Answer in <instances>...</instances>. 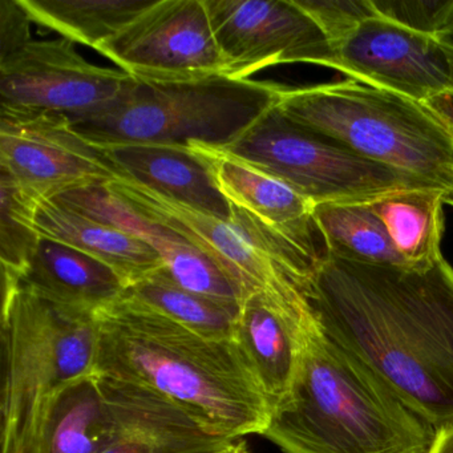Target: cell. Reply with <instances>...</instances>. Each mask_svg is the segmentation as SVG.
I'll list each match as a JSON object with an SVG mask.
<instances>
[{"label": "cell", "instance_id": "27", "mask_svg": "<svg viewBox=\"0 0 453 453\" xmlns=\"http://www.w3.org/2000/svg\"><path fill=\"white\" fill-rule=\"evenodd\" d=\"M376 14L440 38L453 28V0H372Z\"/></svg>", "mask_w": 453, "mask_h": 453}, {"label": "cell", "instance_id": "3", "mask_svg": "<svg viewBox=\"0 0 453 453\" xmlns=\"http://www.w3.org/2000/svg\"><path fill=\"white\" fill-rule=\"evenodd\" d=\"M436 434L315 322L262 436L285 453H428Z\"/></svg>", "mask_w": 453, "mask_h": 453}, {"label": "cell", "instance_id": "18", "mask_svg": "<svg viewBox=\"0 0 453 453\" xmlns=\"http://www.w3.org/2000/svg\"><path fill=\"white\" fill-rule=\"evenodd\" d=\"M14 285L55 303L94 312L115 303L127 288L123 278L107 265L43 235Z\"/></svg>", "mask_w": 453, "mask_h": 453}, {"label": "cell", "instance_id": "26", "mask_svg": "<svg viewBox=\"0 0 453 453\" xmlns=\"http://www.w3.org/2000/svg\"><path fill=\"white\" fill-rule=\"evenodd\" d=\"M41 203L0 169L2 283H17L38 248L42 235L35 227V214Z\"/></svg>", "mask_w": 453, "mask_h": 453}, {"label": "cell", "instance_id": "33", "mask_svg": "<svg viewBox=\"0 0 453 453\" xmlns=\"http://www.w3.org/2000/svg\"><path fill=\"white\" fill-rule=\"evenodd\" d=\"M439 41L441 42L442 47H444L445 52H447L453 78V28L452 30L448 31V33L442 34V35L440 36Z\"/></svg>", "mask_w": 453, "mask_h": 453}, {"label": "cell", "instance_id": "23", "mask_svg": "<svg viewBox=\"0 0 453 453\" xmlns=\"http://www.w3.org/2000/svg\"><path fill=\"white\" fill-rule=\"evenodd\" d=\"M121 298L134 302L198 335L219 341L234 338L242 307L185 290L166 274L164 267L127 286Z\"/></svg>", "mask_w": 453, "mask_h": 453}, {"label": "cell", "instance_id": "12", "mask_svg": "<svg viewBox=\"0 0 453 453\" xmlns=\"http://www.w3.org/2000/svg\"><path fill=\"white\" fill-rule=\"evenodd\" d=\"M335 71L351 81L426 103L452 91L449 59L439 38L373 14L335 47Z\"/></svg>", "mask_w": 453, "mask_h": 453}, {"label": "cell", "instance_id": "16", "mask_svg": "<svg viewBox=\"0 0 453 453\" xmlns=\"http://www.w3.org/2000/svg\"><path fill=\"white\" fill-rule=\"evenodd\" d=\"M96 378L121 426L120 436L100 453H188L229 440L211 434L155 391L107 376Z\"/></svg>", "mask_w": 453, "mask_h": 453}, {"label": "cell", "instance_id": "9", "mask_svg": "<svg viewBox=\"0 0 453 453\" xmlns=\"http://www.w3.org/2000/svg\"><path fill=\"white\" fill-rule=\"evenodd\" d=\"M224 75L237 81L280 65L335 70V51L296 0H205Z\"/></svg>", "mask_w": 453, "mask_h": 453}, {"label": "cell", "instance_id": "21", "mask_svg": "<svg viewBox=\"0 0 453 453\" xmlns=\"http://www.w3.org/2000/svg\"><path fill=\"white\" fill-rule=\"evenodd\" d=\"M447 192L421 187L395 190L368 203L391 238L395 250L412 270H428L441 254Z\"/></svg>", "mask_w": 453, "mask_h": 453}, {"label": "cell", "instance_id": "24", "mask_svg": "<svg viewBox=\"0 0 453 453\" xmlns=\"http://www.w3.org/2000/svg\"><path fill=\"white\" fill-rule=\"evenodd\" d=\"M314 216L328 257L357 264L405 267L383 222L368 203H318Z\"/></svg>", "mask_w": 453, "mask_h": 453}, {"label": "cell", "instance_id": "28", "mask_svg": "<svg viewBox=\"0 0 453 453\" xmlns=\"http://www.w3.org/2000/svg\"><path fill=\"white\" fill-rule=\"evenodd\" d=\"M296 4L319 25L333 49L365 18L375 14L372 0H296Z\"/></svg>", "mask_w": 453, "mask_h": 453}, {"label": "cell", "instance_id": "19", "mask_svg": "<svg viewBox=\"0 0 453 453\" xmlns=\"http://www.w3.org/2000/svg\"><path fill=\"white\" fill-rule=\"evenodd\" d=\"M120 434V423L92 373L52 397L28 453H100Z\"/></svg>", "mask_w": 453, "mask_h": 453}, {"label": "cell", "instance_id": "7", "mask_svg": "<svg viewBox=\"0 0 453 453\" xmlns=\"http://www.w3.org/2000/svg\"><path fill=\"white\" fill-rule=\"evenodd\" d=\"M224 152L277 177L315 205L370 203L395 190L426 187L298 126L278 107Z\"/></svg>", "mask_w": 453, "mask_h": 453}, {"label": "cell", "instance_id": "30", "mask_svg": "<svg viewBox=\"0 0 453 453\" xmlns=\"http://www.w3.org/2000/svg\"><path fill=\"white\" fill-rule=\"evenodd\" d=\"M453 132V91L445 92L426 103Z\"/></svg>", "mask_w": 453, "mask_h": 453}, {"label": "cell", "instance_id": "6", "mask_svg": "<svg viewBox=\"0 0 453 453\" xmlns=\"http://www.w3.org/2000/svg\"><path fill=\"white\" fill-rule=\"evenodd\" d=\"M285 87L219 75L184 83L136 81L99 115L71 121L97 147L163 145L224 150L277 107Z\"/></svg>", "mask_w": 453, "mask_h": 453}, {"label": "cell", "instance_id": "31", "mask_svg": "<svg viewBox=\"0 0 453 453\" xmlns=\"http://www.w3.org/2000/svg\"><path fill=\"white\" fill-rule=\"evenodd\" d=\"M188 453H250V450H249L248 444L242 440L233 439Z\"/></svg>", "mask_w": 453, "mask_h": 453}, {"label": "cell", "instance_id": "5", "mask_svg": "<svg viewBox=\"0 0 453 453\" xmlns=\"http://www.w3.org/2000/svg\"><path fill=\"white\" fill-rule=\"evenodd\" d=\"M277 107L367 160L453 192V132L426 103L346 79L286 88Z\"/></svg>", "mask_w": 453, "mask_h": 453}, {"label": "cell", "instance_id": "10", "mask_svg": "<svg viewBox=\"0 0 453 453\" xmlns=\"http://www.w3.org/2000/svg\"><path fill=\"white\" fill-rule=\"evenodd\" d=\"M96 51L136 81L184 83L224 75L205 0H156Z\"/></svg>", "mask_w": 453, "mask_h": 453}, {"label": "cell", "instance_id": "20", "mask_svg": "<svg viewBox=\"0 0 453 453\" xmlns=\"http://www.w3.org/2000/svg\"><path fill=\"white\" fill-rule=\"evenodd\" d=\"M35 227L43 237L73 246L107 265L127 286L164 267L157 251L142 238L92 221L54 201L39 203Z\"/></svg>", "mask_w": 453, "mask_h": 453}, {"label": "cell", "instance_id": "11", "mask_svg": "<svg viewBox=\"0 0 453 453\" xmlns=\"http://www.w3.org/2000/svg\"><path fill=\"white\" fill-rule=\"evenodd\" d=\"M0 169L38 201L120 179L105 153L65 116L0 108Z\"/></svg>", "mask_w": 453, "mask_h": 453}, {"label": "cell", "instance_id": "2", "mask_svg": "<svg viewBox=\"0 0 453 453\" xmlns=\"http://www.w3.org/2000/svg\"><path fill=\"white\" fill-rule=\"evenodd\" d=\"M97 319L96 375L155 391L224 439L269 426L272 405L234 339L205 338L124 298Z\"/></svg>", "mask_w": 453, "mask_h": 453}, {"label": "cell", "instance_id": "32", "mask_svg": "<svg viewBox=\"0 0 453 453\" xmlns=\"http://www.w3.org/2000/svg\"><path fill=\"white\" fill-rule=\"evenodd\" d=\"M428 453H453V426L437 431Z\"/></svg>", "mask_w": 453, "mask_h": 453}, {"label": "cell", "instance_id": "4", "mask_svg": "<svg viewBox=\"0 0 453 453\" xmlns=\"http://www.w3.org/2000/svg\"><path fill=\"white\" fill-rule=\"evenodd\" d=\"M97 312L2 285L0 453H28L52 397L95 373Z\"/></svg>", "mask_w": 453, "mask_h": 453}, {"label": "cell", "instance_id": "29", "mask_svg": "<svg viewBox=\"0 0 453 453\" xmlns=\"http://www.w3.org/2000/svg\"><path fill=\"white\" fill-rule=\"evenodd\" d=\"M31 25L33 20L19 0H0V60L34 41Z\"/></svg>", "mask_w": 453, "mask_h": 453}, {"label": "cell", "instance_id": "13", "mask_svg": "<svg viewBox=\"0 0 453 453\" xmlns=\"http://www.w3.org/2000/svg\"><path fill=\"white\" fill-rule=\"evenodd\" d=\"M315 322L309 299L296 286L256 291L241 307L233 339L272 410L293 384L307 331Z\"/></svg>", "mask_w": 453, "mask_h": 453}, {"label": "cell", "instance_id": "25", "mask_svg": "<svg viewBox=\"0 0 453 453\" xmlns=\"http://www.w3.org/2000/svg\"><path fill=\"white\" fill-rule=\"evenodd\" d=\"M144 241L163 259L166 274L185 290L241 306L248 298V291L229 272L173 230L152 221Z\"/></svg>", "mask_w": 453, "mask_h": 453}, {"label": "cell", "instance_id": "17", "mask_svg": "<svg viewBox=\"0 0 453 453\" xmlns=\"http://www.w3.org/2000/svg\"><path fill=\"white\" fill-rule=\"evenodd\" d=\"M104 150L120 179L214 219L233 221L232 203L217 185L211 158L203 150L163 145H116Z\"/></svg>", "mask_w": 453, "mask_h": 453}, {"label": "cell", "instance_id": "8", "mask_svg": "<svg viewBox=\"0 0 453 453\" xmlns=\"http://www.w3.org/2000/svg\"><path fill=\"white\" fill-rule=\"evenodd\" d=\"M134 81L124 71L87 62L67 39L33 41L0 60V108L75 121L110 110Z\"/></svg>", "mask_w": 453, "mask_h": 453}, {"label": "cell", "instance_id": "1", "mask_svg": "<svg viewBox=\"0 0 453 453\" xmlns=\"http://www.w3.org/2000/svg\"><path fill=\"white\" fill-rule=\"evenodd\" d=\"M323 333L436 431L453 426V267L327 257L306 291Z\"/></svg>", "mask_w": 453, "mask_h": 453}, {"label": "cell", "instance_id": "22", "mask_svg": "<svg viewBox=\"0 0 453 453\" xmlns=\"http://www.w3.org/2000/svg\"><path fill=\"white\" fill-rule=\"evenodd\" d=\"M156 0H19L34 25L97 50L128 27Z\"/></svg>", "mask_w": 453, "mask_h": 453}, {"label": "cell", "instance_id": "14", "mask_svg": "<svg viewBox=\"0 0 453 453\" xmlns=\"http://www.w3.org/2000/svg\"><path fill=\"white\" fill-rule=\"evenodd\" d=\"M108 185L142 216L173 230L219 262L249 296L296 286L234 222L201 213L129 180L116 179Z\"/></svg>", "mask_w": 453, "mask_h": 453}, {"label": "cell", "instance_id": "34", "mask_svg": "<svg viewBox=\"0 0 453 453\" xmlns=\"http://www.w3.org/2000/svg\"><path fill=\"white\" fill-rule=\"evenodd\" d=\"M445 205L453 206V192L445 196Z\"/></svg>", "mask_w": 453, "mask_h": 453}, {"label": "cell", "instance_id": "15", "mask_svg": "<svg viewBox=\"0 0 453 453\" xmlns=\"http://www.w3.org/2000/svg\"><path fill=\"white\" fill-rule=\"evenodd\" d=\"M201 150L211 158L214 177L232 205L266 225L322 264L328 257L325 238L315 221V203L277 177L227 155Z\"/></svg>", "mask_w": 453, "mask_h": 453}]
</instances>
